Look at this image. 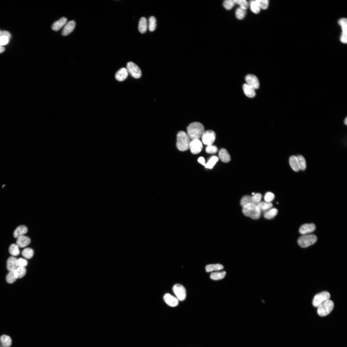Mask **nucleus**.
<instances>
[{"label":"nucleus","instance_id":"f257e3e1","mask_svg":"<svg viewBox=\"0 0 347 347\" xmlns=\"http://www.w3.org/2000/svg\"><path fill=\"white\" fill-rule=\"evenodd\" d=\"M205 131L203 125L198 122L192 123L187 128V135L192 140L200 139Z\"/></svg>","mask_w":347,"mask_h":347},{"label":"nucleus","instance_id":"f03ea898","mask_svg":"<svg viewBox=\"0 0 347 347\" xmlns=\"http://www.w3.org/2000/svg\"><path fill=\"white\" fill-rule=\"evenodd\" d=\"M242 212L244 215L254 220L259 219L261 216V212L257 205L254 203L243 207Z\"/></svg>","mask_w":347,"mask_h":347},{"label":"nucleus","instance_id":"7ed1b4c3","mask_svg":"<svg viewBox=\"0 0 347 347\" xmlns=\"http://www.w3.org/2000/svg\"><path fill=\"white\" fill-rule=\"evenodd\" d=\"M190 142V139L185 132L181 131L178 133L177 147L179 151H184L189 149Z\"/></svg>","mask_w":347,"mask_h":347},{"label":"nucleus","instance_id":"20e7f679","mask_svg":"<svg viewBox=\"0 0 347 347\" xmlns=\"http://www.w3.org/2000/svg\"><path fill=\"white\" fill-rule=\"evenodd\" d=\"M317 240V238L315 235H303L299 238L298 243L301 247L306 248L314 244Z\"/></svg>","mask_w":347,"mask_h":347},{"label":"nucleus","instance_id":"39448f33","mask_svg":"<svg viewBox=\"0 0 347 347\" xmlns=\"http://www.w3.org/2000/svg\"><path fill=\"white\" fill-rule=\"evenodd\" d=\"M334 303L332 301L328 300L322 304L318 307L317 313L321 317H324L329 314L333 310Z\"/></svg>","mask_w":347,"mask_h":347},{"label":"nucleus","instance_id":"423d86ee","mask_svg":"<svg viewBox=\"0 0 347 347\" xmlns=\"http://www.w3.org/2000/svg\"><path fill=\"white\" fill-rule=\"evenodd\" d=\"M330 295L327 292H323L317 294L314 297L312 305L315 307H318L322 303L329 300Z\"/></svg>","mask_w":347,"mask_h":347},{"label":"nucleus","instance_id":"0eeeda50","mask_svg":"<svg viewBox=\"0 0 347 347\" xmlns=\"http://www.w3.org/2000/svg\"><path fill=\"white\" fill-rule=\"evenodd\" d=\"M127 69L130 75L135 79H139L141 76V71L139 67L134 63L130 62L127 64Z\"/></svg>","mask_w":347,"mask_h":347},{"label":"nucleus","instance_id":"6e6552de","mask_svg":"<svg viewBox=\"0 0 347 347\" xmlns=\"http://www.w3.org/2000/svg\"><path fill=\"white\" fill-rule=\"evenodd\" d=\"M216 137L215 133L212 130H207L205 131L201 136L202 142L208 146L212 145L214 142Z\"/></svg>","mask_w":347,"mask_h":347},{"label":"nucleus","instance_id":"1a4fd4ad","mask_svg":"<svg viewBox=\"0 0 347 347\" xmlns=\"http://www.w3.org/2000/svg\"><path fill=\"white\" fill-rule=\"evenodd\" d=\"M338 24L340 26L342 32L340 38V41L344 44L347 42V20L345 18L340 19L338 21Z\"/></svg>","mask_w":347,"mask_h":347},{"label":"nucleus","instance_id":"9d476101","mask_svg":"<svg viewBox=\"0 0 347 347\" xmlns=\"http://www.w3.org/2000/svg\"><path fill=\"white\" fill-rule=\"evenodd\" d=\"M173 291L178 299L181 301L185 299L186 291L185 287L180 284H176L173 287Z\"/></svg>","mask_w":347,"mask_h":347},{"label":"nucleus","instance_id":"9b49d317","mask_svg":"<svg viewBox=\"0 0 347 347\" xmlns=\"http://www.w3.org/2000/svg\"><path fill=\"white\" fill-rule=\"evenodd\" d=\"M190 148L192 153L196 154L201 151L203 148V146L199 139H195L191 141Z\"/></svg>","mask_w":347,"mask_h":347},{"label":"nucleus","instance_id":"f8f14e48","mask_svg":"<svg viewBox=\"0 0 347 347\" xmlns=\"http://www.w3.org/2000/svg\"><path fill=\"white\" fill-rule=\"evenodd\" d=\"M246 84L250 85L255 90L259 87L260 84L257 78L253 74H248L245 77Z\"/></svg>","mask_w":347,"mask_h":347},{"label":"nucleus","instance_id":"ddd939ff","mask_svg":"<svg viewBox=\"0 0 347 347\" xmlns=\"http://www.w3.org/2000/svg\"><path fill=\"white\" fill-rule=\"evenodd\" d=\"M316 229V226L313 223L305 224L301 226L299 231L300 233L302 235H308L313 232Z\"/></svg>","mask_w":347,"mask_h":347},{"label":"nucleus","instance_id":"4468645a","mask_svg":"<svg viewBox=\"0 0 347 347\" xmlns=\"http://www.w3.org/2000/svg\"><path fill=\"white\" fill-rule=\"evenodd\" d=\"M164 299L167 304L170 306L175 307L179 305L178 300L169 294H166L164 295Z\"/></svg>","mask_w":347,"mask_h":347},{"label":"nucleus","instance_id":"2eb2a0df","mask_svg":"<svg viewBox=\"0 0 347 347\" xmlns=\"http://www.w3.org/2000/svg\"><path fill=\"white\" fill-rule=\"evenodd\" d=\"M76 22L74 20H71L66 23L62 32L63 36H67L71 33L75 27Z\"/></svg>","mask_w":347,"mask_h":347},{"label":"nucleus","instance_id":"dca6fc26","mask_svg":"<svg viewBox=\"0 0 347 347\" xmlns=\"http://www.w3.org/2000/svg\"><path fill=\"white\" fill-rule=\"evenodd\" d=\"M18 267V259L15 257H10L7 260V267L9 271L16 269Z\"/></svg>","mask_w":347,"mask_h":347},{"label":"nucleus","instance_id":"f3484780","mask_svg":"<svg viewBox=\"0 0 347 347\" xmlns=\"http://www.w3.org/2000/svg\"><path fill=\"white\" fill-rule=\"evenodd\" d=\"M128 75V72L127 69L123 68L119 69L116 74V79L119 81H123L127 79Z\"/></svg>","mask_w":347,"mask_h":347},{"label":"nucleus","instance_id":"a211bd4d","mask_svg":"<svg viewBox=\"0 0 347 347\" xmlns=\"http://www.w3.org/2000/svg\"><path fill=\"white\" fill-rule=\"evenodd\" d=\"M67 19L65 17H63L59 20L55 22L52 25V30L55 31H58L66 24Z\"/></svg>","mask_w":347,"mask_h":347},{"label":"nucleus","instance_id":"6ab92c4d","mask_svg":"<svg viewBox=\"0 0 347 347\" xmlns=\"http://www.w3.org/2000/svg\"><path fill=\"white\" fill-rule=\"evenodd\" d=\"M28 231L27 228L25 225H20L18 227L14 230V238H18L24 236L27 233Z\"/></svg>","mask_w":347,"mask_h":347},{"label":"nucleus","instance_id":"aec40b11","mask_svg":"<svg viewBox=\"0 0 347 347\" xmlns=\"http://www.w3.org/2000/svg\"><path fill=\"white\" fill-rule=\"evenodd\" d=\"M243 89L245 95L250 98H253L256 95L255 90L246 83L243 85Z\"/></svg>","mask_w":347,"mask_h":347},{"label":"nucleus","instance_id":"412c9836","mask_svg":"<svg viewBox=\"0 0 347 347\" xmlns=\"http://www.w3.org/2000/svg\"><path fill=\"white\" fill-rule=\"evenodd\" d=\"M17 244L19 247L24 248L30 243V239L27 236H22L17 238Z\"/></svg>","mask_w":347,"mask_h":347},{"label":"nucleus","instance_id":"4be33fe9","mask_svg":"<svg viewBox=\"0 0 347 347\" xmlns=\"http://www.w3.org/2000/svg\"><path fill=\"white\" fill-rule=\"evenodd\" d=\"M219 156L221 160L224 163H228L230 161V156L227 151L225 149L220 150Z\"/></svg>","mask_w":347,"mask_h":347},{"label":"nucleus","instance_id":"5701e85b","mask_svg":"<svg viewBox=\"0 0 347 347\" xmlns=\"http://www.w3.org/2000/svg\"><path fill=\"white\" fill-rule=\"evenodd\" d=\"M256 205L260 212H264L271 209L273 206L271 202L266 201H260Z\"/></svg>","mask_w":347,"mask_h":347},{"label":"nucleus","instance_id":"b1692460","mask_svg":"<svg viewBox=\"0 0 347 347\" xmlns=\"http://www.w3.org/2000/svg\"><path fill=\"white\" fill-rule=\"evenodd\" d=\"M148 26L147 21L146 18H141L139 25V30L140 32L142 34L145 33L147 31Z\"/></svg>","mask_w":347,"mask_h":347},{"label":"nucleus","instance_id":"393cba45","mask_svg":"<svg viewBox=\"0 0 347 347\" xmlns=\"http://www.w3.org/2000/svg\"><path fill=\"white\" fill-rule=\"evenodd\" d=\"M289 163L295 172H298L300 170L299 167L297 156H293L289 159Z\"/></svg>","mask_w":347,"mask_h":347},{"label":"nucleus","instance_id":"a878e982","mask_svg":"<svg viewBox=\"0 0 347 347\" xmlns=\"http://www.w3.org/2000/svg\"><path fill=\"white\" fill-rule=\"evenodd\" d=\"M26 272V269L25 267H19L14 270V275L17 279L21 278L25 276Z\"/></svg>","mask_w":347,"mask_h":347},{"label":"nucleus","instance_id":"bb28decb","mask_svg":"<svg viewBox=\"0 0 347 347\" xmlns=\"http://www.w3.org/2000/svg\"><path fill=\"white\" fill-rule=\"evenodd\" d=\"M0 342L3 347H10L12 344L10 338L6 335H3L0 338Z\"/></svg>","mask_w":347,"mask_h":347},{"label":"nucleus","instance_id":"cd10ccee","mask_svg":"<svg viewBox=\"0 0 347 347\" xmlns=\"http://www.w3.org/2000/svg\"><path fill=\"white\" fill-rule=\"evenodd\" d=\"M278 210L276 208H271L264 212V218L268 219H273L278 213Z\"/></svg>","mask_w":347,"mask_h":347},{"label":"nucleus","instance_id":"c85d7f7f","mask_svg":"<svg viewBox=\"0 0 347 347\" xmlns=\"http://www.w3.org/2000/svg\"><path fill=\"white\" fill-rule=\"evenodd\" d=\"M223 266L220 264H211L207 265L206 267L207 272H209L214 271H219L223 269Z\"/></svg>","mask_w":347,"mask_h":347},{"label":"nucleus","instance_id":"c756f323","mask_svg":"<svg viewBox=\"0 0 347 347\" xmlns=\"http://www.w3.org/2000/svg\"><path fill=\"white\" fill-rule=\"evenodd\" d=\"M226 272L223 271L220 272H215L211 274L210 278L212 280H218L223 279L225 276Z\"/></svg>","mask_w":347,"mask_h":347},{"label":"nucleus","instance_id":"7c9ffc66","mask_svg":"<svg viewBox=\"0 0 347 347\" xmlns=\"http://www.w3.org/2000/svg\"><path fill=\"white\" fill-rule=\"evenodd\" d=\"M297 157L300 170H305L306 168V163L305 157L301 155H298Z\"/></svg>","mask_w":347,"mask_h":347},{"label":"nucleus","instance_id":"2f4dec72","mask_svg":"<svg viewBox=\"0 0 347 347\" xmlns=\"http://www.w3.org/2000/svg\"><path fill=\"white\" fill-rule=\"evenodd\" d=\"M9 251L10 254L14 256H18L20 254L19 247L17 244H11L9 248Z\"/></svg>","mask_w":347,"mask_h":347},{"label":"nucleus","instance_id":"473e14b6","mask_svg":"<svg viewBox=\"0 0 347 347\" xmlns=\"http://www.w3.org/2000/svg\"><path fill=\"white\" fill-rule=\"evenodd\" d=\"M218 161V158L216 156H213L209 159L208 162L206 164L205 167L206 168L212 169Z\"/></svg>","mask_w":347,"mask_h":347},{"label":"nucleus","instance_id":"72a5a7b5","mask_svg":"<svg viewBox=\"0 0 347 347\" xmlns=\"http://www.w3.org/2000/svg\"><path fill=\"white\" fill-rule=\"evenodd\" d=\"M156 20L155 17H151L149 19L148 28L149 30L151 32H153L155 30L156 27Z\"/></svg>","mask_w":347,"mask_h":347},{"label":"nucleus","instance_id":"f704fd0d","mask_svg":"<svg viewBox=\"0 0 347 347\" xmlns=\"http://www.w3.org/2000/svg\"><path fill=\"white\" fill-rule=\"evenodd\" d=\"M22 254V256L26 258L30 259L33 257L34 251L32 249L27 248L23 251Z\"/></svg>","mask_w":347,"mask_h":347},{"label":"nucleus","instance_id":"c9c22d12","mask_svg":"<svg viewBox=\"0 0 347 347\" xmlns=\"http://www.w3.org/2000/svg\"><path fill=\"white\" fill-rule=\"evenodd\" d=\"M246 12V10L240 7L238 8L235 12L236 18L239 20L243 19L245 16Z\"/></svg>","mask_w":347,"mask_h":347},{"label":"nucleus","instance_id":"e433bc0d","mask_svg":"<svg viewBox=\"0 0 347 347\" xmlns=\"http://www.w3.org/2000/svg\"><path fill=\"white\" fill-rule=\"evenodd\" d=\"M252 203H253L252 197L248 196H244L242 197L240 201V204L242 207L245 205Z\"/></svg>","mask_w":347,"mask_h":347},{"label":"nucleus","instance_id":"4c0bfd02","mask_svg":"<svg viewBox=\"0 0 347 347\" xmlns=\"http://www.w3.org/2000/svg\"><path fill=\"white\" fill-rule=\"evenodd\" d=\"M256 1L260 8L266 9L268 8L269 5V1L268 0H256Z\"/></svg>","mask_w":347,"mask_h":347},{"label":"nucleus","instance_id":"58836bf2","mask_svg":"<svg viewBox=\"0 0 347 347\" xmlns=\"http://www.w3.org/2000/svg\"><path fill=\"white\" fill-rule=\"evenodd\" d=\"M251 10L254 13L258 14L260 11V8L255 1H252L250 3Z\"/></svg>","mask_w":347,"mask_h":347},{"label":"nucleus","instance_id":"ea45409f","mask_svg":"<svg viewBox=\"0 0 347 347\" xmlns=\"http://www.w3.org/2000/svg\"><path fill=\"white\" fill-rule=\"evenodd\" d=\"M17 278L14 274V270L9 271L7 275L6 279L7 282L9 284H12L15 282Z\"/></svg>","mask_w":347,"mask_h":347},{"label":"nucleus","instance_id":"a19ab883","mask_svg":"<svg viewBox=\"0 0 347 347\" xmlns=\"http://www.w3.org/2000/svg\"><path fill=\"white\" fill-rule=\"evenodd\" d=\"M235 4V3L234 1L226 0L223 2V6L226 9L229 10L234 7Z\"/></svg>","mask_w":347,"mask_h":347},{"label":"nucleus","instance_id":"79ce46f5","mask_svg":"<svg viewBox=\"0 0 347 347\" xmlns=\"http://www.w3.org/2000/svg\"><path fill=\"white\" fill-rule=\"evenodd\" d=\"M235 3L239 5L240 8L246 10L249 6V4L245 0H235L234 1Z\"/></svg>","mask_w":347,"mask_h":347},{"label":"nucleus","instance_id":"37998d69","mask_svg":"<svg viewBox=\"0 0 347 347\" xmlns=\"http://www.w3.org/2000/svg\"><path fill=\"white\" fill-rule=\"evenodd\" d=\"M206 152L209 154H215L218 151V147L210 145L208 146L206 149Z\"/></svg>","mask_w":347,"mask_h":347},{"label":"nucleus","instance_id":"c03bdc74","mask_svg":"<svg viewBox=\"0 0 347 347\" xmlns=\"http://www.w3.org/2000/svg\"><path fill=\"white\" fill-rule=\"evenodd\" d=\"M252 197L253 202L254 204L257 205L261 201L262 195L260 193L255 194Z\"/></svg>","mask_w":347,"mask_h":347},{"label":"nucleus","instance_id":"a18cd8bd","mask_svg":"<svg viewBox=\"0 0 347 347\" xmlns=\"http://www.w3.org/2000/svg\"><path fill=\"white\" fill-rule=\"evenodd\" d=\"M10 39L7 36H0V46L3 47L8 44Z\"/></svg>","mask_w":347,"mask_h":347},{"label":"nucleus","instance_id":"49530a36","mask_svg":"<svg viewBox=\"0 0 347 347\" xmlns=\"http://www.w3.org/2000/svg\"><path fill=\"white\" fill-rule=\"evenodd\" d=\"M274 197L275 196L273 193L268 192L265 194L264 199L266 202H270L273 200Z\"/></svg>","mask_w":347,"mask_h":347},{"label":"nucleus","instance_id":"de8ad7c7","mask_svg":"<svg viewBox=\"0 0 347 347\" xmlns=\"http://www.w3.org/2000/svg\"><path fill=\"white\" fill-rule=\"evenodd\" d=\"M18 264L19 267H25L27 265L28 263L26 260L20 258L18 259Z\"/></svg>","mask_w":347,"mask_h":347},{"label":"nucleus","instance_id":"09e8293b","mask_svg":"<svg viewBox=\"0 0 347 347\" xmlns=\"http://www.w3.org/2000/svg\"><path fill=\"white\" fill-rule=\"evenodd\" d=\"M0 36H7L8 38H9L10 39V38H11V35L7 31H1V34H0Z\"/></svg>","mask_w":347,"mask_h":347},{"label":"nucleus","instance_id":"8fccbe9b","mask_svg":"<svg viewBox=\"0 0 347 347\" xmlns=\"http://www.w3.org/2000/svg\"><path fill=\"white\" fill-rule=\"evenodd\" d=\"M198 162L201 163L202 165H204L205 166L206 165V163L205 158L202 157H200L198 160Z\"/></svg>","mask_w":347,"mask_h":347},{"label":"nucleus","instance_id":"3c124183","mask_svg":"<svg viewBox=\"0 0 347 347\" xmlns=\"http://www.w3.org/2000/svg\"><path fill=\"white\" fill-rule=\"evenodd\" d=\"M5 50V48L3 47L0 46V53L3 52Z\"/></svg>","mask_w":347,"mask_h":347},{"label":"nucleus","instance_id":"603ef678","mask_svg":"<svg viewBox=\"0 0 347 347\" xmlns=\"http://www.w3.org/2000/svg\"><path fill=\"white\" fill-rule=\"evenodd\" d=\"M347 118H346L345 119H344V124H345L346 125H347Z\"/></svg>","mask_w":347,"mask_h":347},{"label":"nucleus","instance_id":"864d4df0","mask_svg":"<svg viewBox=\"0 0 347 347\" xmlns=\"http://www.w3.org/2000/svg\"><path fill=\"white\" fill-rule=\"evenodd\" d=\"M252 195H255V193H252Z\"/></svg>","mask_w":347,"mask_h":347},{"label":"nucleus","instance_id":"5fc2aeb1","mask_svg":"<svg viewBox=\"0 0 347 347\" xmlns=\"http://www.w3.org/2000/svg\"><path fill=\"white\" fill-rule=\"evenodd\" d=\"M1 31H0V34H1Z\"/></svg>","mask_w":347,"mask_h":347},{"label":"nucleus","instance_id":"6e6d98bb","mask_svg":"<svg viewBox=\"0 0 347 347\" xmlns=\"http://www.w3.org/2000/svg\"><path fill=\"white\" fill-rule=\"evenodd\" d=\"M0 347H1V346H0Z\"/></svg>","mask_w":347,"mask_h":347}]
</instances>
